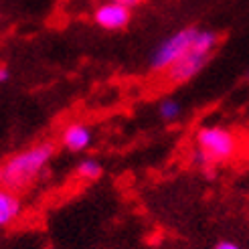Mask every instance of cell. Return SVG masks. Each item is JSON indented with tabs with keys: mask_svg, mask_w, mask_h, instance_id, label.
I'll use <instances>...</instances> for the list:
<instances>
[{
	"mask_svg": "<svg viewBox=\"0 0 249 249\" xmlns=\"http://www.w3.org/2000/svg\"><path fill=\"white\" fill-rule=\"evenodd\" d=\"M55 154V146L51 142H43L31 146L27 150L17 152L15 156H10L6 162L2 164L4 168V186L12 191H20L39 177L47 162Z\"/></svg>",
	"mask_w": 249,
	"mask_h": 249,
	"instance_id": "6da1fadb",
	"label": "cell"
},
{
	"mask_svg": "<svg viewBox=\"0 0 249 249\" xmlns=\"http://www.w3.org/2000/svg\"><path fill=\"white\" fill-rule=\"evenodd\" d=\"M196 162L211 164V162H225L237 152V138L221 126H207L196 134Z\"/></svg>",
	"mask_w": 249,
	"mask_h": 249,
	"instance_id": "7a4b0ae2",
	"label": "cell"
},
{
	"mask_svg": "<svg viewBox=\"0 0 249 249\" xmlns=\"http://www.w3.org/2000/svg\"><path fill=\"white\" fill-rule=\"evenodd\" d=\"M196 33H198L196 27H186V29H180L178 33L170 35L168 39H164L154 49V53L150 57V69L156 73H164L166 69H170L180 57H184L193 49Z\"/></svg>",
	"mask_w": 249,
	"mask_h": 249,
	"instance_id": "3957f363",
	"label": "cell"
},
{
	"mask_svg": "<svg viewBox=\"0 0 249 249\" xmlns=\"http://www.w3.org/2000/svg\"><path fill=\"white\" fill-rule=\"evenodd\" d=\"M209 57H211V53H205V51H201V49H196L193 45V49L189 53H186L184 57H180L170 69L164 71L166 83H170V85H182L186 81H191L195 75H198V73L203 71V67L207 65Z\"/></svg>",
	"mask_w": 249,
	"mask_h": 249,
	"instance_id": "277c9868",
	"label": "cell"
},
{
	"mask_svg": "<svg viewBox=\"0 0 249 249\" xmlns=\"http://www.w3.org/2000/svg\"><path fill=\"white\" fill-rule=\"evenodd\" d=\"M130 10L132 8L116 2V0H111V2H106V4L95 8L93 20H95L97 27H102L106 31H122L130 24V18H132Z\"/></svg>",
	"mask_w": 249,
	"mask_h": 249,
	"instance_id": "5b68a950",
	"label": "cell"
},
{
	"mask_svg": "<svg viewBox=\"0 0 249 249\" xmlns=\"http://www.w3.org/2000/svg\"><path fill=\"white\" fill-rule=\"evenodd\" d=\"M61 144L69 152H83L91 144V130L85 124H69L61 134Z\"/></svg>",
	"mask_w": 249,
	"mask_h": 249,
	"instance_id": "8992f818",
	"label": "cell"
},
{
	"mask_svg": "<svg viewBox=\"0 0 249 249\" xmlns=\"http://www.w3.org/2000/svg\"><path fill=\"white\" fill-rule=\"evenodd\" d=\"M20 198L12 189H0V227H8L20 215Z\"/></svg>",
	"mask_w": 249,
	"mask_h": 249,
	"instance_id": "52a82bcc",
	"label": "cell"
},
{
	"mask_svg": "<svg viewBox=\"0 0 249 249\" xmlns=\"http://www.w3.org/2000/svg\"><path fill=\"white\" fill-rule=\"evenodd\" d=\"M102 164L97 162L93 158H85L77 164V177L83 178V180H97L102 177Z\"/></svg>",
	"mask_w": 249,
	"mask_h": 249,
	"instance_id": "ba28073f",
	"label": "cell"
},
{
	"mask_svg": "<svg viewBox=\"0 0 249 249\" xmlns=\"http://www.w3.org/2000/svg\"><path fill=\"white\" fill-rule=\"evenodd\" d=\"M180 111H182V106L177 102V99H172V97L162 99V102H160V106H158V114H160V118L166 120V122L178 120Z\"/></svg>",
	"mask_w": 249,
	"mask_h": 249,
	"instance_id": "9c48e42d",
	"label": "cell"
},
{
	"mask_svg": "<svg viewBox=\"0 0 249 249\" xmlns=\"http://www.w3.org/2000/svg\"><path fill=\"white\" fill-rule=\"evenodd\" d=\"M215 249H241V247L237 243H233V241H221V243H217Z\"/></svg>",
	"mask_w": 249,
	"mask_h": 249,
	"instance_id": "30bf717a",
	"label": "cell"
},
{
	"mask_svg": "<svg viewBox=\"0 0 249 249\" xmlns=\"http://www.w3.org/2000/svg\"><path fill=\"white\" fill-rule=\"evenodd\" d=\"M116 2H120V4H124V6H128V8H134V6L142 4L144 0H116Z\"/></svg>",
	"mask_w": 249,
	"mask_h": 249,
	"instance_id": "8fae6325",
	"label": "cell"
},
{
	"mask_svg": "<svg viewBox=\"0 0 249 249\" xmlns=\"http://www.w3.org/2000/svg\"><path fill=\"white\" fill-rule=\"evenodd\" d=\"M8 77H10V71H8L4 65H0V83L8 81Z\"/></svg>",
	"mask_w": 249,
	"mask_h": 249,
	"instance_id": "7c38bea8",
	"label": "cell"
},
{
	"mask_svg": "<svg viewBox=\"0 0 249 249\" xmlns=\"http://www.w3.org/2000/svg\"><path fill=\"white\" fill-rule=\"evenodd\" d=\"M2 184H4V168L0 166V189H2Z\"/></svg>",
	"mask_w": 249,
	"mask_h": 249,
	"instance_id": "4fadbf2b",
	"label": "cell"
}]
</instances>
